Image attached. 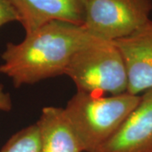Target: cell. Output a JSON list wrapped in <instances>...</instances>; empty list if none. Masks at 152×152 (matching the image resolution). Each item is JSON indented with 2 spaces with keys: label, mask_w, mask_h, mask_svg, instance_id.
Returning a JSON list of instances; mask_svg holds the SVG:
<instances>
[{
  "label": "cell",
  "mask_w": 152,
  "mask_h": 152,
  "mask_svg": "<svg viewBox=\"0 0 152 152\" xmlns=\"http://www.w3.org/2000/svg\"><path fill=\"white\" fill-rule=\"evenodd\" d=\"M15 21L19 22V15L12 0H0V28Z\"/></svg>",
  "instance_id": "cell-10"
},
{
  "label": "cell",
  "mask_w": 152,
  "mask_h": 152,
  "mask_svg": "<svg viewBox=\"0 0 152 152\" xmlns=\"http://www.w3.org/2000/svg\"><path fill=\"white\" fill-rule=\"evenodd\" d=\"M141 96L128 92L114 96L78 91L64 108L83 152H96L135 108Z\"/></svg>",
  "instance_id": "cell-2"
},
{
  "label": "cell",
  "mask_w": 152,
  "mask_h": 152,
  "mask_svg": "<svg viewBox=\"0 0 152 152\" xmlns=\"http://www.w3.org/2000/svg\"><path fill=\"white\" fill-rule=\"evenodd\" d=\"M12 106L13 102L10 95L6 92L4 86L0 85V112H10Z\"/></svg>",
  "instance_id": "cell-11"
},
{
  "label": "cell",
  "mask_w": 152,
  "mask_h": 152,
  "mask_svg": "<svg viewBox=\"0 0 152 152\" xmlns=\"http://www.w3.org/2000/svg\"><path fill=\"white\" fill-rule=\"evenodd\" d=\"M152 0H89L84 27L106 41L126 37L150 19Z\"/></svg>",
  "instance_id": "cell-4"
},
{
  "label": "cell",
  "mask_w": 152,
  "mask_h": 152,
  "mask_svg": "<svg viewBox=\"0 0 152 152\" xmlns=\"http://www.w3.org/2000/svg\"><path fill=\"white\" fill-rule=\"evenodd\" d=\"M96 152H152V89Z\"/></svg>",
  "instance_id": "cell-6"
},
{
  "label": "cell",
  "mask_w": 152,
  "mask_h": 152,
  "mask_svg": "<svg viewBox=\"0 0 152 152\" xmlns=\"http://www.w3.org/2000/svg\"><path fill=\"white\" fill-rule=\"evenodd\" d=\"M26 34L52 21L83 26L89 0H12Z\"/></svg>",
  "instance_id": "cell-7"
},
{
  "label": "cell",
  "mask_w": 152,
  "mask_h": 152,
  "mask_svg": "<svg viewBox=\"0 0 152 152\" xmlns=\"http://www.w3.org/2000/svg\"><path fill=\"white\" fill-rule=\"evenodd\" d=\"M0 152H41V139L37 125L34 124L17 132Z\"/></svg>",
  "instance_id": "cell-9"
},
{
  "label": "cell",
  "mask_w": 152,
  "mask_h": 152,
  "mask_svg": "<svg viewBox=\"0 0 152 152\" xmlns=\"http://www.w3.org/2000/svg\"><path fill=\"white\" fill-rule=\"evenodd\" d=\"M97 39L84 26L49 22L26 34L20 42L7 43L0 72L15 88L63 75L73 56Z\"/></svg>",
  "instance_id": "cell-1"
},
{
  "label": "cell",
  "mask_w": 152,
  "mask_h": 152,
  "mask_svg": "<svg viewBox=\"0 0 152 152\" xmlns=\"http://www.w3.org/2000/svg\"><path fill=\"white\" fill-rule=\"evenodd\" d=\"M64 75L77 91L111 96L127 92L128 76L124 61L113 42L97 39L73 56Z\"/></svg>",
  "instance_id": "cell-3"
},
{
  "label": "cell",
  "mask_w": 152,
  "mask_h": 152,
  "mask_svg": "<svg viewBox=\"0 0 152 152\" xmlns=\"http://www.w3.org/2000/svg\"><path fill=\"white\" fill-rule=\"evenodd\" d=\"M124 61L127 92L140 96L152 89V20L126 37L113 41Z\"/></svg>",
  "instance_id": "cell-5"
},
{
  "label": "cell",
  "mask_w": 152,
  "mask_h": 152,
  "mask_svg": "<svg viewBox=\"0 0 152 152\" xmlns=\"http://www.w3.org/2000/svg\"><path fill=\"white\" fill-rule=\"evenodd\" d=\"M36 124L40 132L41 152H83L64 108L45 107Z\"/></svg>",
  "instance_id": "cell-8"
}]
</instances>
